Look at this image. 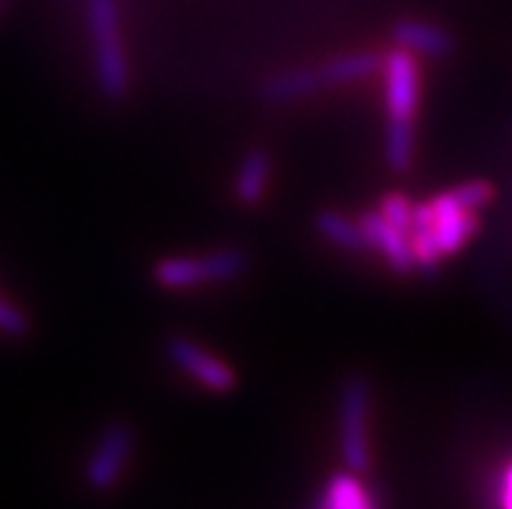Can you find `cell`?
<instances>
[{
  "mask_svg": "<svg viewBox=\"0 0 512 509\" xmlns=\"http://www.w3.org/2000/svg\"><path fill=\"white\" fill-rule=\"evenodd\" d=\"M91 47H94V71L104 97L123 99L128 91V58L120 42L117 0H86Z\"/></svg>",
  "mask_w": 512,
  "mask_h": 509,
  "instance_id": "obj_1",
  "label": "cell"
},
{
  "mask_svg": "<svg viewBox=\"0 0 512 509\" xmlns=\"http://www.w3.org/2000/svg\"><path fill=\"white\" fill-rule=\"evenodd\" d=\"M411 234V250H414L416 268L432 273L437 268V260L442 258L440 247H437V239L432 229H414Z\"/></svg>",
  "mask_w": 512,
  "mask_h": 509,
  "instance_id": "obj_16",
  "label": "cell"
},
{
  "mask_svg": "<svg viewBox=\"0 0 512 509\" xmlns=\"http://www.w3.org/2000/svg\"><path fill=\"white\" fill-rule=\"evenodd\" d=\"M385 162L393 172H409L411 169V162H414V128H411V120L388 117Z\"/></svg>",
  "mask_w": 512,
  "mask_h": 509,
  "instance_id": "obj_12",
  "label": "cell"
},
{
  "mask_svg": "<svg viewBox=\"0 0 512 509\" xmlns=\"http://www.w3.org/2000/svg\"><path fill=\"white\" fill-rule=\"evenodd\" d=\"M320 504L328 509H364L370 507L372 499L364 494L362 484L349 473H338L325 484Z\"/></svg>",
  "mask_w": 512,
  "mask_h": 509,
  "instance_id": "obj_15",
  "label": "cell"
},
{
  "mask_svg": "<svg viewBox=\"0 0 512 509\" xmlns=\"http://www.w3.org/2000/svg\"><path fill=\"white\" fill-rule=\"evenodd\" d=\"M414 229H435V206H432V200L414 206V211H411V232Z\"/></svg>",
  "mask_w": 512,
  "mask_h": 509,
  "instance_id": "obj_19",
  "label": "cell"
},
{
  "mask_svg": "<svg viewBox=\"0 0 512 509\" xmlns=\"http://www.w3.org/2000/svg\"><path fill=\"white\" fill-rule=\"evenodd\" d=\"M247 255L240 250H216L201 258H167L154 268V281L164 289H190L206 281H227L245 271Z\"/></svg>",
  "mask_w": 512,
  "mask_h": 509,
  "instance_id": "obj_2",
  "label": "cell"
},
{
  "mask_svg": "<svg viewBox=\"0 0 512 509\" xmlns=\"http://www.w3.org/2000/svg\"><path fill=\"white\" fill-rule=\"evenodd\" d=\"M167 356L182 372H188L193 380H198L203 387L214 390V393H227V390L234 387V372L229 369L227 361L216 359L214 354L203 351L190 338H169Z\"/></svg>",
  "mask_w": 512,
  "mask_h": 509,
  "instance_id": "obj_5",
  "label": "cell"
},
{
  "mask_svg": "<svg viewBox=\"0 0 512 509\" xmlns=\"http://www.w3.org/2000/svg\"><path fill=\"white\" fill-rule=\"evenodd\" d=\"M385 102L388 117L411 120L419 102V71L409 50L390 52L385 60Z\"/></svg>",
  "mask_w": 512,
  "mask_h": 509,
  "instance_id": "obj_6",
  "label": "cell"
},
{
  "mask_svg": "<svg viewBox=\"0 0 512 509\" xmlns=\"http://www.w3.org/2000/svg\"><path fill=\"white\" fill-rule=\"evenodd\" d=\"M362 232L370 242V247H377L383 252L385 260L396 273H411L416 268L414 250H411L409 232L398 229L396 224H390L383 213H362Z\"/></svg>",
  "mask_w": 512,
  "mask_h": 509,
  "instance_id": "obj_7",
  "label": "cell"
},
{
  "mask_svg": "<svg viewBox=\"0 0 512 509\" xmlns=\"http://www.w3.org/2000/svg\"><path fill=\"white\" fill-rule=\"evenodd\" d=\"M502 504L512 509V463L502 473Z\"/></svg>",
  "mask_w": 512,
  "mask_h": 509,
  "instance_id": "obj_20",
  "label": "cell"
},
{
  "mask_svg": "<svg viewBox=\"0 0 512 509\" xmlns=\"http://www.w3.org/2000/svg\"><path fill=\"white\" fill-rule=\"evenodd\" d=\"M367 408H370V387L362 377H349L341 390V458L354 473L370 465L367 452Z\"/></svg>",
  "mask_w": 512,
  "mask_h": 509,
  "instance_id": "obj_3",
  "label": "cell"
},
{
  "mask_svg": "<svg viewBox=\"0 0 512 509\" xmlns=\"http://www.w3.org/2000/svg\"><path fill=\"white\" fill-rule=\"evenodd\" d=\"M380 68V58H375L372 52H357V55H344L331 63H325L320 71V81L325 84H349V81H362V78L372 76Z\"/></svg>",
  "mask_w": 512,
  "mask_h": 509,
  "instance_id": "obj_13",
  "label": "cell"
},
{
  "mask_svg": "<svg viewBox=\"0 0 512 509\" xmlns=\"http://www.w3.org/2000/svg\"><path fill=\"white\" fill-rule=\"evenodd\" d=\"M26 328H29V320L21 310H16L13 304H8L6 299H0V333H8V336H24Z\"/></svg>",
  "mask_w": 512,
  "mask_h": 509,
  "instance_id": "obj_18",
  "label": "cell"
},
{
  "mask_svg": "<svg viewBox=\"0 0 512 509\" xmlns=\"http://www.w3.org/2000/svg\"><path fill=\"white\" fill-rule=\"evenodd\" d=\"M476 211H458V213H448V216H440L435 221V239L437 247H440L442 255H450V252L461 250L466 245V239L476 232Z\"/></svg>",
  "mask_w": 512,
  "mask_h": 509,
  "instance_id": "obj_14",
  "label": "cell"
},
{
  "mask_svg": "<svg viewBox=\"0 0 512 509\" xmlns=\"http://www.w3.org/2000/svg\"><path fill=\"white\" fill-rule=\"evenodd\" d=\"M315 226H318V232L323 234L328 242H333V245L341 247V250L359 252L370 247V242H367V237H364L362 232V224H354V221H349L346 216H341V213L336 211L318 213Z\"/></svg>",
  "mask_w": 512,
  "mask_h": 509,
  "instance_id": "obj_11",
  "label": "cell"
},
{
  "mask_svg": "<svg viewBox=\"0 0 512 509\" xmlns=\"http://www.w3.org/2000/svg\"><path fill=\"white\" fill-rule=\"evenodd\" d=\"M320 71H310V68H299V71L279 73L273 76L266 86H263V97L268 102H292V99L307 97L310 91L320 89Z\"/></svg>",
  "mask_w": 512,
  "mask_h": 509,
  "instance_id": "obj_10",
  "label": "cell"
},
{
  "mask_svg": "<svg viewBox=\"0 0 512 509\" xmlns=\"http://www.w3.org/2000/svg\"><path fill=\"white\" fill-rule=\"evenodd\" d=\"M411 211L414 206L409 203V198L401 193H388L383 198V206H380V213L390 224H396L403 232H411Z\"/></svg>",
  "mask_w": 512,
  "mask_h": 509,
  "instance_id": "obj_17",
  "label": "cell"
},
{
  "mask_svg": "<svg viewBox=\"0 0 512 509\" xmlns=\"http://www.w3.org/2000/svg\"><path fill=\"white\" fill-rule=\"evenodd\" d=\"M393 39L403 50L422 52V55H448L450 47H453V39L445 29L416 19L398 21L393 26Z\"/></svg>",
  "mask_w": 512,
  "mask_h": 509,
  "instance_id": "obj_8",
  "label": "cell"
},
{
  "mask_svg": "<svg viewBox=\"0 0 512 509\" xmlns=\"http://www.w3.org/2000/svg\"><path fill=\"white\" fill-rule=\"evenodd\" d=\"M268 174H271V159H268L266 151H247L240 164V172H237V180H234V195L242 206H255L263 198Z\"/></svg>",
  "mask_w": 512,
  "mask_h": 509,
  "instance_id": "obj_9",
  "label": "cell"
},
{
  "mask_svg": "<svg viewBox=\"0 0 512 509\" xmlns=\"http://www.w3.org/2000/svg\"><path fill=\"white\" fill-rule=\"evenodd\" d=\"M130 450H133V437H130L128 426H107L86 463V481L91 489L107 491L110 486H115L128 465Z\"/></svg>",
  "mask_w": 512,
  "mask_h": 509,
  "instance_id": "obj_4",
  "label": "cell"
}]
</instances>
